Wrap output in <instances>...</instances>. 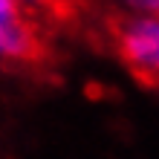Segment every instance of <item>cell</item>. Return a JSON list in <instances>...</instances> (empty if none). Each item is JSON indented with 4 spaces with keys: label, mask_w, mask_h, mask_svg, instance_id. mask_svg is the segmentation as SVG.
<instances>
[{
    "label": "cell",
    "mask_w": 159,
    "mask_h": 159,
    "mask_svg": "<svg viewBox=\"0 0 159 159\" xmlns=\"http://www.w3.org/2000/svg\"><path fill=\"white\" fill-rule=\"evenodd\" d=\"M104 32L130 75L145 87L159 90V17L110 12L104 17Z\"/></svg>",
    "instance_id": "obj_1"
},
{
    "label": "cell",
    "mask_w": 159,
    "mask_h": 159,
    "mask_svg": "<svg viewBox=\"0 0 159 159\" xmlns=\"http://www.w3.org/2000/svg\"><path fill=\"white\" fill-rule=\"evenodd\" d=\"M26 15H32V12H26V9L20 6V0H0V29L23 20Z\"/></svg>",
    "instance_id": "obj_2"
},
{
    "label": "cell",
    "mask_w": 159,
    "mask_h": 159,
    "mask_svg": "<svg viewBox=\"0 0 159 159\" xmlns=\"http://www.w3.org/2000/svg\"><path fill=\"white\" fill-rule=\"evenodd\" d=\"M127 9H133L136 15L145 17H159V0H121Z\"/></svg>",
    "instance_id": "obj_3"
}]
</instances>
